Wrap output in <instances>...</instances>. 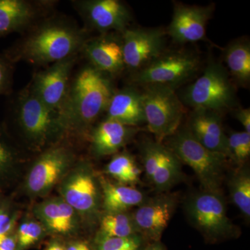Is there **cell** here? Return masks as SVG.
Returning a JSON list of instances; mask_svg holds the SVG:
<instances>
[{
	"instance_id": "f546056e",
	"label": "cell",
	"mask_w": 250,
	"mask_h": 250,
	"mask_svg": "<svg viewBox=\"0 0 250 250\" xmlns=\"http://www.w3.org/2000/svg\"><path fill=\"white\" fill-rule=\"evenodd\" d=\"M17 250H26L35 246L48 234L42 224L35 218H21L16 229Z\"/></svg>"
},
{
	"instance_id": "44dd1931",
	"label": "cell",
	"mask_w": 250,
	"mask_h": 250,
	"mask_svg": "<svg viewBox=\"0 0 250 250\" xmlns=\"http://www.w3.org/2000/svg\"><path fill=\"white\" fill-rule=\"evenodd\" d=\"M187 128L202 146L228 158V136L224 131L220 113L209 110L193 109Z\"/></svg>"
},
{
	"instance_id": "4fadbf2b",
	"label": "cell",
	"mask_w": 250,
	"mask_h": 250,
	"mask_svg": "<svg viewBox=\"0 0 250 250\" xmlns=\"http://www.w3.org/2000/svg\"><path fill=\"white\" fill-rule=\"evenodd\" d=\"M56 0H0V39L22 35L42 18L57 11Z\"/></svg>"
},
{
	"instance_id": "5b68a950",
	"label": "cell",
	"mask_w": 250,
	"mask_h": 250,
	"mask_svg": "<svg viewBox=\"0 0 250 250\" xmlns=\"http://www.w3.org/2000/svg\"><path fill=\"white\" fill-rule=\"evenodd\" d=\"M67 139L38 153L24 179V189L28 196L47 197L75 164L76 154Z\"/></svg>"
},
{
	"instance_id": "4316f807",
	"label": "cell",
	"mask_w": 250,
	"mask_h": 250,
	"mask_svg": "<svg viewBox=\"0 0 250 250\" xmlns=\"http://www.w3.org/2000/svg\"><path fill=\"white\" fill-rule=\"evenodd\" d=\"M137 232L132 216L126 212L106 213L100 221L98 238H125Z\"/></svg>"
},
{
	"instance_id": "277c9868",
	"label": "cell",
	"mask_w": 250,
	"mask_h": 250,
	"mask_svg": "<svg viewBox=\"0 0 250 250\" xmlns=\"http://www.w3.org/2000/svg\"><path fill=\"white\" fill-rule=\"evenodd\" d=\"M167 139V147L181 162L191 167L204 190L222 194V183L228 157L202 146L187 128H179Z\"/></svg>"
},
{
	"instance_id": "30bf717a",
	"label": "cell",
	"mask_w": 250,
	"mask_h": 250,
	"mask_svg": "<svg viewBox=\"0 0 250 250\" xmlns=\"http://www.w3.org/2000/svg\"><path fill=\"white\" fill-rule=\"evenodd\" d=\"M192 225L210 241L236 236L238 230L229 218L222 194L205 191L192 195L186 203Z\"/></svg>"
},
{
	"instance_id": "5bb4252c",
	"label": "cell",
	"mask_w": 250,
	"mask_h": 250,
	"mask_svg": "<svg viewBox=\"0 0 250 250\" xmlns=\"http://www.w3.org/2000/svg\"><path fill=\"white\" fill-rule=\"evenodd\" d=\"M141 154L148 180L158 190L166 191L180 182L181 161L163 143L148 139L143 141Z\"/></svg>"
},
{
	"instance_id": "8d00e7d4",
	"label": "cell",
	"mask_w": 250,
	"mask_h": 250,
	"mask_svg": "<svg viewBox=\"0 0 250 250\" xmlns=\"http://www.w3.org/2000/svg\"><path fill=\"white\" fill-rule=\"evenodd\" d=\"M45 250H66L65 246L58 241H53L49 243Z\"/></svg>"
},
{
	"instance_id": "e575fe53",
	"label": "cell",
	"mask_w": 250,
	"mask_h": 250,
	"mask_svg": "<svg viewBox=\"0 0 250 250\" xmlns=\"http://www.w3.org/2000/svg\"><path fill=\"white\" fill-rule=\"evenodd\" d=\"M0 250H17L16 234L7 238L0 245Z\"/></svg>"
},
{
	"instance_id": "f1b7e54d",
	"label": "cell",
	"mask_w": 250,
	"mask_h": 250,
	"mask_svg": "<svg viewBox=\"0 0 250 250\" xmlns=\"http://www.w3.org/2000/svg\"><path fill=\"white\" fill-rule=\"evenodd\" d=\"M21 211L16 202L6 193H0V245L16 234Z\"/></svg>"
},
{
	"instance_id": "7c38bea8",
	"label": "cell",
	"mask_w": 250,
	"mask_h": 250,
	"mask_svg": "<svg viewBox=\"0 0 250 250\" xmlns=\"http://www.w3.org/2000/svg\"><path fill=\"white\" fill-rule=\"evenodd\" d=\"M80 57V54L72 56L33 74L28 83L47 107L58 112L60 110Z\"/></svg>"
},
{
	"instance_id": "9a60e30c",
	"label": "cell",
	"mask_w": 250,
	"mask_h": 250,
	"mask_svg": "<svg viewBox=\"0 0 250 250\" xmlns=\"http://www.w3.org/2000/svg\"><path fill=\"white\" fill-rule=\"evenodd\" d=\"M166 32L159 28L132 29L122 33L125 70L139 71L164 52Z\"/></svg>"
},
{
	"instance_id": "8992f818",
	"label": "cell",
	"mask_w": 250,
	"mask_h": 250,
	"mask_svg": "<svg viewBox=\"0 0 250 250\" xmlns=\"http://www.w3.org/2000/svg\"><path fill=\"white\" fill-rule=\"evenodd\" d=\"M182 103L193 109L220 113L236 105V89L227 69L210 62L201 76L184 90Z\"/></svg>"
},
{
	"instance_id": "4dcf8cb0",
	"label": "cell",
	"mask_w": 250,
	"mask_h": 250,
	"mask_svg": "<svg viewBox=\"0 0 250 250\" xmlns=\"http://www.w3.org/2000/svg\"><path fill=\"white\" fill-rule=\"evenodd\" d=\"M228 158L242 165L250 155V134L232 132L228 136Z\"/></svg>"
},
{
	"instance_id": "7402d4cb",
	"label": "cell",
	"mask_w": 250,
	"mask_h": 250,
	"mask_svg": "<svg viewBox=\"0 0 250 250\" xmlns=\"http://www.w3.org/2000/svg\"><path fill=\"white\" fill-rule=\"evenodd\" d=\"M104 114L105 118L126 126L138 127L146 123L142 92L132 86L116 89Z\"/></svg>"
},
{
	"instance_id": "3957f363",
	"label": "cell",
	"mask_w": 250,
	"mask_h": 250,
	"mask_svg": "<svg viewBox=\"0 0 250 250\" xmlns=\"http://www.w3.org/2000/svg\"><path fill=\"white\" fill-rule=\"evenodd\" d=\"M7 123L13 137L24 149L39 153L67 139L59 112L51 109L33 92L29 83L9 96Z\"/></svg>"
},
{
	"instance_id": "ffe728a7",
	"label": "cell",
	"mask_w": 250,
	"mask_h": 250,
	"mask_svg": "<svg viewBox=\"0 0 250 250\" xmlns=\"http://www.w3.org/2000/svg\"><path fill=\"white\" fill-rule=\"evenodd\" d=\"M138 131V127L105 118L94 125L88 135L90 152L98 158L116 154L133 139Z\"/></svg>"
},
{
	"instance_id": "e0dca14e",
	"label": "cell",
	"mask_w": 250,
	"mask_h": 250,
	"mask_svg": "<svg viewBox=\"0 0 250 250\" xmlns=\"http://www.w3.org/2000/svg\"><path fill=\"white\" fill-rule=\"evenodd\" d=\"M213 10V6L176 4L167 34L174 42L180 45L203 40Z\"/></svg>"
},
{
	"instance_id": "7a4b0ae2",
	"label": "cell",
	"mask_w": 250,
	"mask_h": 250,
	"mask_svg": "<svg viewBox=\"0 0 250 250\" xmlns=\"http://www.w3.org/2000/svg\"><path fill=\"white\" fill-rule=\"evenodd\" d=\"M116 89L113 79L88 62L74 70L66 96L59 111L67 139L88 136L106 111Z\"/></svg>"
},
{
	"instance_id": "52a82bcc",
	"label": "cell",
	"mask_w": 250,
	"mask_h": 250,
	"mask_svg": "<svg viewBox=\"0 0 250 250\" xmlns=\"http://www.w3.org/2000/svg\"><path fill=\"white\" fill-rule=\"evenodd\" d=\"M59 192L82 222L91 223L98 216L102 205L101 186L89 161H77L59 183Z\"/></svg>"
},
{
	"instance_id": "603a6c76",
	"label": "cell",
	"mask_w": 250,
	"mask_h": 250,
	"mask_svg": "<svg viewBox=\"0 0 250 250\" xmlns=\"http://www.w3.org/2000/svg\"><path fill=\"white\" fill-rule=\"evenodd\" d=\"M23 150L4 123H0V193H5L18 179L24 159Z\"/></svg>"
},
{
	"instance_id": "2e32d148",
	"label": "cell",
	"mask_w": 250,
	"mask_h": 250,
	"mask_svg": "<svg viewBox=\"0 0 250 250\" xmlns=\"http://www.w3.org/2000/svg\"><path fill=\"white\" fill-rule=\"evenodd\" d=\"M80 56L88 64L113 80L125 71L121 33L90 36L82 47Z\"/></svg>"
},
{
	"instance_id": "d6986e66",
	"label": "cell",
	"mask_w": 250,
	"mask_h": 250,
	"mask_svg": "<svg viewBox=\"0 0 250 250\" xmlns=\"http://www.w3.org/2000/svg\"><path fill=\"white\" fill-rule=\"evenodd\" d=\"M176 205L175 197L170 195L146 200L131 215L137 231L152 241L159 242L174 214Z\"/></svg>"
},
{
	"instance_id": "1f68e13d",
	"label": "cell",
	"mask_w": 250,
	"mask_h": 250,
	"mask_svg": "<svg viewBox=\"0 0 250 250\" xmlns=\"http://www.w3.org/2000/svg\"><path fill=\"white\" fill-rule=\"evenodd\" d=\"M141 240L139 236L134 235L125 238H98L97 250H139Z\"/></svg>"
},
{
	"instance_id": "d4e9b609",
	"label": "cell",
	"mask_w": 250,
	"mask_h": 250,
	"mask_svg": "<svg viewBox=\"0 0 250 250\" xmlns=\"http://www.w3.org/2000/svg\"><path fill=\"white\" fill-rule=\"evenodd\" d=\"M228 72L237 84L248 86L250 82V43L247 39L230 42L225 50Z\"/></svg>"
},
{
	"instance_id": "cb8c5ba5",
	"label": "cell",
	"mask_w": 250,
	"mask_h": 250,
	"mask_svg": "<svg viewBox=\"0 0 250 250\" xmlns=\"http://www.w3.org/2000/svg\"><path fill=\"white\" fill-rule=\"evenodd\" d=\"M102 190V204L106 213H122L139 207L146 201L141 190L120 183H113L100 177Z\"/></svg>"
},
{
	"instance_id": "ba28073f",
	"label": "cell",
	"mask_w": 250,
	"mask_h": 250,
	"mask_svg": "<svg viewBox=\"0 0 250 250\" xmlns=\"http://www.w3.org/2000/svg\"><path fill=\"white\" fill-rule=\"evenodd\" d=\"M143 109L148 129L162 143L179 129L184 115L181 99L173 88L160 85L144 87Z\"/></svg>"
},
{
	"instance_id": "484cf974",
	"label": "cell",
	"mask_w": 250,
	"mask_h": 250,
	"mask_svg": "<svg viewBox=\"0 0 250 250\" xmlns=\"http://www.w3.org/2000/svg\"><path fill=\"white\" fill-rule=\"evenodd\" d=\"M106 172L118 183L133 185L139 182L141 169L128 152L116 154L106 165Z\"/></svg>"
},
{
	"instance_id": "6da1fadb",
	"label": "cell",
	"mask_w": 250,
	"mask_h": 250,
	"mask_svg": "<svg viewBox=\"0 0 250 250\" xmlns=\"http://www.w3.org/2000/svg\"><path fill=\"white\" fill-rule=\"evenodd\" d=\"M21 36L3 52L15 64L22 62L36 67L79 55L91 36L73 18L57 11Z\"/></svg>"
},
{
	"instance_id": "83f0119b",
	"label": "cell",
	"mask_w": 250,
	"mask_h": 250,
	"mask_svg": "<svg viewBox=\"0 0 250 250\" xmlns=\"http://www.w3.org/2000/svg\"><path fill=\"white\" fill-rule=\"evenodd\" d=\"M230 195L234 205L247 219L250 217V174L242 168L233 174L229 183Z\"/></svg>"
},
{
	"instance_id": "d590c367",
	"label": "cell",
	"mask_w": 250,
	"mask_h": 250,
	"mask_svg": "<svg viewBox=\"0 0 250 250\" xmlns=\"http://www.w3.org/2000/svg\"><path fill=\"white\" fill-rule=\"evenodd\" d=\"M66 250H90V247L84 241H75L65 246Z\"/></svg>"
},
{
	"instance_id": "74e56055",
	"label": "cell",
	"mask_w": 250,
	"mask_h": 250,
	"mask_svg": "<svg viewBox=\"0 0 250 250\" xmlns=\"http://www.w3.org/2000/svg\"><path fill=\"white\" fill-rule=\"evenodd\" d=\"M145 250H164V248L159 242H155V243L147 247Z\"/></svg>"
},
{
	"instance_id": "836d02e7",
	"label": "cell",
	"mask_w": 250,
	"mask_h": 250,
	"mask_svg": "<svg viewBox=\"0 0 250 250\" xmlns=\"http://www.w3.org/2000/svg\"><path fill=\"white\" fill-rule=\"evenodd\" d=\"M235 117L244 127L245 131L250 134V109L238 108L234 112Z\"/></svg>"
},
{
	"instance_id": "d6a6232c",
	"label": "cell",
	"mask_w": 250,
	"mask_h": 250,
	"mask_svg": "<svg viewBox=\"0 0 250 250\" xmlns=\"http://www.w3.org/2000/svg\"><path fill=\"white\" fill-rule=\"evenodd\" d=\"M15 65L4 52H0V96L13 93Z\"/></svg>"
},
{
	"instance_id": "9c48e42d",
	"label": "cell",
	"mask_w": 250,
	"mask_h": 250,
	"mask_svg": "<svg viewBox=\"0 0 250 250\" xmlns=\"http://www.w3.org/2000/svg\"><path fill=\"white\" fill-rule=\"evenodd\" d=\"M200 66V60L197 54L182 50L164 52L135 72L131 82L144 87L160 85L174 89L191 79Z\"/></svg>"
},
{
	"instance_id": "8fae6325",
	"label": "cell",
	"mask_w": 250,
	"mask_h": 250,
	"mask_svg": "<svg viewBox=\"0 0 250 250\" xmlns=\"http://www.w3.org/2000/svg\"><path fill=\"white\" fill-rule=\"evenodd\" d=\"M71 4L82 19L83 29L90 34H122L132 21L129 8L120 0H72Z\"/></svg>"
},
{
	"instance_id": "ac0fdd59",
	"label": "cell",
	"mask_w": 250,
	"mask_h": 250,
	"mask_svg": "<svg viewBox=\"0 0 250 250\" xmlns=\"http://www.w3.org/2000/svg\"><path fill=\"white\" fill-rule=\"evenodd\" d=\"M32 212L48 234L73 236L78 232L82 223L76 210L60 196L44 199L34 205Z\"/></svg>"
}]
</instances>
